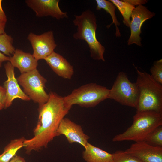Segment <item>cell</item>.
Wrapping results in <instances>:
<instances>
[{
  "instance_id": "1",
  "label": "cell",
  "mask_w": 162,
  "mask_h": 162,
  "mask_svg": "<svg viewBox=\"0 0 162 162\" xmlns=\"http://www.w3.org/2000/svg\"><path fill=\"white\" fill-rule=\"evenodd\" d=\"M49 94L47 101L39 106L38 120L34 129L33 136L24 140L23 147L27 154L47 147L56 136L60 122L71 109L66 105L64 97L54 92Z\"/></svg>"
},
{
  "instance_id": "2",
  "label": "cell",
  "mask_w": 162,
  "mask_h": 162,
  "mask_svg": "<svg viewBox=\"0 0 162 162\" xmlns=\"http://www.w3.org/2000/svg\"><path fill=\"white\" fill-rule=\"evenodd\" d=\"M135 68L137 73L136 83L139 93L136 112L162 113V85L156 82L150 74Z\"/></svg>"
},
{
  "instance_id": "3",
  "label": "cell",
  "mask_w": 162,
  "mask_h": 162,
  "mask_svg": "<svg viewBox=\"0 0 162 162\" xmlns=\"http://www.w3.org/2000/svg\"><path fill=\"white\" fill-rule=\"evenodd\" d=\"M73 20L77 26V31L73 35L76 40H85L88 45L90 56L93 59L105 62L104 55L105 48L97 40L96 30L97 27L96 16L89 9L83 11L79 15H74Z\"/></svg>"
},
{
  "instance_id": "4",
  "label": "cell",
  "mask_w": 162,
  "mask_h": 162,
  "mask_svg": "<svg viewBox=\"0 0 162 162\" xmlns=\"http://www.w3.org/2000/svg\"><path fill=\"white\" fill-rule=\"evenodd\" d=\"M162 125V113L153 111L136 112L131 125L123 133L116 135L113 142L144 140L155 129Z\"/></svg>"
},
{
  "instance_id": "5",
  "label": "cell",
  "mask_w": 162,
  "mask_h": 162,
  "mask_svg": "<svg viewBox=\"0 0 162 162\" xmlns=\"http://www.w3.org/2000/svg\"><path fill=\"white\" fill-rule=\"evenodd\" d=\"M109 90L96 83H89L74 89L64 99L66 105L70 109L75 104L82 107H93L108 98Z\"/></svg>"
},
{
  "instance_id": "6",
  "label": "cell",
  "mask_w": 162,
  "mask_h": 162,
  "mask_svg": "<svg viewBox=\"0 0 162 162\" xmlns=\"http://www.w3.org/2000/svg\"><path fill=\"white\" fill-rule=\"evenodd\" d=\"M139 95L136 82H131L125 73L120 72L109 90L108 98L114 100L122 105L136 108Z\"/></svg>"
},
{
  "instance_id": "7",
  "label": "cell",
  "mask_w": 162,
  "mask_h": 162,
  "mask_svg": "<svg viewBox=\"0 0 162 162\" xmlns=\"http://www.w3.org/2000/svg\"><path fill=\"white\" fill-rule=\"evenodd\" d=\"M23 92L33 101L43 105L48 100L49 95L45 90L47 80L42 76L37 68L21 74L17 79Z\"/></svg>"
},
{
  "instance_id": "8",
  "label": "cell",
  "mask_w": 162,
  "mask_h": 162,
  "mask_svg": "<svg viewBox=\"0 0 162 162\" xmlns=\"http://www.w3.org/2000/svg\"><path fill=\"white\" fill-rule=\"evenodd\" d=\"M27 39L33 48L32 54L38 61L44 60L54 52L57 46L53 32L51 30L40 35L30 32L28 35Z\"/></svg>"
},
{
  "instance_id": "9",
  "label": "cell",
  "mask_w": 162,
  "mask_h": 162,
  "mask_svg": "<svg viewBox=\"0 0 162 162\" xmlns=\"http://www.w3.org/2000/svg\"><path fill=\"white\" fill-rule=\"evenodd\" d=\"M155 15V13L150 11L143 5L137 6L132 11L131 17L130 28L131 34L128 40V44L130 45L135 44L139 46H142L141 28L143 23L147 20L151 19Z\"/></svg>"
},
{
  "instance_id": "10",
  "label": "cell",
  "mask_w": 162,
  "mask_h": 162,
  "mask_svg": "<svg viewBox=\"0 0 162 162\" xmlns=\"http://www.w3.org/2000/svg\"><path fill=\"white\" fill-rule=\"evenodd\" d=\"M4 67L8 78L4 82L3 86L6 92L4 109L10 107L14 100L16 98L25 101L30 100V98L24 92L19 86L15 76L14 68L9 61L5 64Z\"/></svg>"
},
{
  "instance_id": "11",
  "label": "cell",
  "mask_w": 162,
  "mask_h": 162,
  "mask_svg": "<svg viewBox=\"0 0 162 162\" xmlns=\"http://www.w3.org/2000/svg\"><path fill=\"white\" fill-rule=\"evenodd\" d=\"M125 151L141 162H162V147L151 145L144 140L135 142Z\"/></svg>"
},
{
  "instance_id": "12",
  "label": "cell",
  "mask_w": 162,
  "mask_h": 162,
  "mask_svg": "<svg viewBox=\"0 0 162 162\" xmlns=\"http://www.w3.org/2000/svg\"><path fill=\"white\" fill-rule=\"evenodd\" d=\"M59 0H26L27 5L38 17L50 16L58 20L68 18L67 13L63 12L59 5Z\"/></svg>"
},
{
  "instance_id": "13",
  "label": "cell",
  "mask_w": 162,
  "mask_h": 162,
  "mask_svg": "<svg viewBox=\"0 0 162 162\" xmlns=\"http://www.w3.org/2000/svg\"><path fill=\"white\" fill-rule=\"evenodd\" d=\"M61 135H64L70 143L77 142L84 148L90 138L84 133L80 125L66 118L62 120L57 130L56 136Z\"/></svg>"
},
{
  "instance_id": "14",
  "label": "cell",
  "mask_w": 162,
  "mask_h": 162,
  "mask_svg": "<svg viewBox=\"0 0 162 162\" xmlns=\"http://www.w3.org/2000/svg\"><path fill=\"white\" fill-rule=\"evenodd\" d=\"M44 60L58 76L65 79H71L74 73L73 67L62 56L54 51Z\"/></svg>"
},
{
  "instance_id": "15",
  "label": "cell",
  "mask_w": 162,
  "mask_h": 162,
  "mask_svg": "<svg viewBox=\"0 0 162 162\" xmlns=\"http://www.w3.org/2000/svg\"><path fill=\"white\" fill-rule=\"evenodd\" d=\"M9 62L14 68L19 70L21 74L37 68L38 65V61L32 54L18 49H16L13 56L10 57Z\"/></svg>"
},
{
  "instance_id": "16",
  "label": "cell",
  "mask_w": 162,
  "mask_h": 162,
  "mask_svg": "<svg viewBox=\"0 0 162 162\" xmlns=\"http://www.w3.org/2000/svg\"><path fill=\"white\" fill-rule=\"evenodd\" d=\"M84 148L82 157L87 162H113V154L110 153L88 142Z\"/></svg>"
},
{
  "instance_id": "17",
  "label": "cell",
  "mask_w": 162,
  "mask_h": 162,
  "mask_svg": "<svg viewBox=\"0 0 162 162\" xmlns=\"http://www.w3.org/2000/svg\"><path fill=\"white\" fill-rule=\"evenodd\" d=\"M25 139L22 137L11 140L0 155V162H9L16 155L17 152L23 147Z\"/></svg>"
},
{
  "instance_id": "18",
  "label": "cell",
  "mask_w": 162,
  "mask_h": 162,
  "mask_svg": "<svg viewBox=\"0 0 162 162\" xmlns=\"http://www.w3.org/2000/svg\"><path fill=\"white\" fill-rule=\"evenodd\" d=\"M96 2L97 4L96 10H104L110 14L112 17V22L110 25L107 26V28H109L112 24H114L116 28V35L117 37H120L121 34L118 27L120 23L117 20L115 14V10L116 8V6L109 0H96Z\"/></svg>"
},
{
  "instance_id": "19",
  "label": "cell",
  "mask_w": 162,
  "mask_h": 162,
  "mask_svg": "<svg viewBox=\"0 0 162 162\" xmlns=\"http://www.w3.org/2000/svg\"><path fill=\"white\" fill-rule=\"evenodd\" d=\"M119 10L123 18V22L127 26L130 27V18L135 6L127 2L125 0H110Z\"/></svg>"
},
{
  "instance_id": "20",
  "label": "cell",
  "mask_w": 162,
  "mask_h": 162,
  "mask_svg": "<svg viewBox=\"0 0 162 162\" xmlns=\"http://www.w3.org/2000/svg\"><path fill=\"white\" fill-rule=\"evenodd\" d=\"M13 39L5 32L0 34V51L9 56L13 55L16 49L13 46Z\"/></svg>"
},
{
  "instance_id": "21",
  "label": "cell",
  "mask_w": 162,
  "mask_h": 162,
  "mask_svg": "<svg viewBox=\"0 0 162 162\" xmlns=\"http://www.w3.org/2000/svg\"><path fill=\"white\" fill-rule=\"evenodd\" d=\"M144 141L151 145L162 147V125L153 130Z\"/></svg>"
},
{
  "instance_id": "22",
  "label": "cell",
  "mask_w": 162,
  "mask_h": 162,
  "mask_svg": "<svg viewBox=\"0 0 162 162\" xmlns=\"http://www.w3.org/2000/svg\"><path fill=\"white\" fill-rule=\"evenodd\" d=\"M113 162H141L125 151L118 150L113 153Z\"/></svg>"
},
{
  "instance_id": "23",
  "label": "cell",
  "mask_w": 162,
  "mask_h": 162,
  "mask_svg": "<svg viewBox=\"0 0 162 162\" xmlns=\"http://www.w3.org/2000/svg\"><path fill=\"white\" fill-rule=\"evenodd\" d=\"M151 75L158 83L162 85V59L155 61L150 69Z\"/></svg>"
},
{
  "instance_id": "24",
  "label": "cell",
  "mask_w": 162,
  "mask_h": 162,
  "mask_svg": "<svg viewBox=\"0 0 162 162\" xmlns=\"http://www.w3.org/2000/svg\"><path fill=\"white\" fill-rule=\"evenodd\" d=\"M6 95L5 88L0 85V110L5 108Z\"/></svg>"
},
{
  "instance_id": "25",
  "label": "cell",
  "mask_w": 162,
  "mask_h": 162,
  "mask_svg": "<svg viewBox=\"0 0 162 162\" xmlns=\"http://www.w3.org/2000/svg\"><path fill=\"white\" fill-rule=\"evenodd\" d=\"M125 1L134 6L143 5L147 2V1L145 0H125Z\"/></svg>"
},
{
  "instance_id": "26",
  "label": "cell",
  "mask_w": 162,
  "mask_h": 162,
  "mask_svg": "<svg viewBox=\"0 0 162 162\" xmlns=\"http://www.w3.org/2000/svg\"><path fill=\"white\" fill-rule=\"evenodd\" d=\"M2 0H0V20L7 22V17L2 8Z\"/></svg>"
},
{
  "instance_id": "27",
  "label": "cell",
  "mask_w": 162,
  "mask_h": 162,
  "mask_svg": "<svg viewBox=\"0 0 162 162\" xmlns=\"http://www.w3.org/2000/svg\"><path fill=\"white\" fill-rule=\"evenodd\" d=\"M9 162H26V161L23 158L16 155Z\"/></svg>"
},
{
  "instance_id": "28",
  "label": "cell",
  "mask_w": 162,
  "mask_h": 162,
  "mask_svg": "<svg viewBox=\"0 0 162 162\" xmlns=\"http://www.w3.org/2000/svg\"><path fill=\"white\" fill-rule=\"evenodd\" d=\"M10 57L5 56L4 54L0 52V68L2 66V63L5 61H9Z\"/></svg>"
},
{
  "instance_id": "29",
  "label": "cell",
  "mask_w": 162,
  "mask_h": 162,
  "mask_svg": "<svg viewBox=\"0 0 162 162\" xmlns=\"http://www.w3.org/2000/svg\"><path fill=\"white\" fill-rule=\"evenodd\" d=\"M6 22L0 20V34L5 32V28Z\"/></svg>"
}]
</instances>
